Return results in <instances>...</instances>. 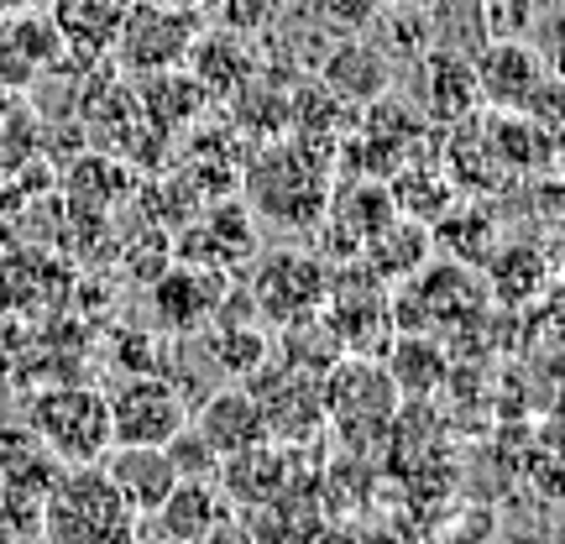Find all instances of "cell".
Returning <instances> with one entry per match:
<instances>
[{"label": "cell", "instance_id": "6da1fadb", "mask_svg": "<svg viewBox=\"0 0 565 544\" xmlns=\"http://www.w3.org/2000/svg\"><path fill=\"white\" fill-rule=\"evenodd\" d=\"M330 183H335L330 152H320V147H309V141L282 131V137L252 147V158L242 168V200L263 225H278L288 236H303V231L320 225Z\"/></svg>", "mask_w": 565, "mask_h": 544}, {"label": "cell", "instance_id": "7a4b0ae2", "mask_svg": "<svg viewBox=\"0 0 565 544\" xmlns=\"http://www.w3.org/2000/svg\"><path fill=\"white\" fill-rule=\"evenodd\" d=\"M141 519L100 471L89 466H63L47 498H42L38 544H141Z\"/></svg>", "mask_w": 565, "mask_h": 544}, {"label": "cell", "instance_id": "3957f363", "mask_svg": "<svg viewBox=\"0 0 565 544\" xmlns=\"http://www.w3.org/2000/svg\"><path fill=\"white\" fill-rule=\"evenodd\" d=\"M320 398H324V429H335L345 440V450H383L393 424H398V387L387 377L383 356H341L320 377Z\"/></svg>", "mask_w": 565, "mask_h": 544}, {"label": "cell", "instance_id": "277c9868", "mask_svg": "<svg viewBox=\"0 0 565 544\" xmlns=\"http://www.w3.org/2000/svg\"><path fill=\"white\" fill-rule=\"evenodd\" d=\"M487 314V288L477 278V267L466 263H429L393 288V324L398 330H419V335H456V330H471V324Z\"/></svg>", "mask_w": 565, "mask_h": 544}, {"label": "cell", "instance_id": "5b68a950", "mask_svg": "<svg viewBox=\"0 0 565 544\" xmlns=\"http://www.w3.org/2000/svg\"><path fill=\"white\" fill-rule=\"evenodd\" d=\"M26 429L42 440V450L58 466H89L110 450V414L105 393L89 383H53L32 393Z\"/></svg>", "mask_w": 565, "mask_h": 544}, {"label": "cell", "instance_id": "8992f818", "mask_svg": "<svg viewBox=\"0 0 565 544\" xmlns=\"http://www.w3.org/2000/svg\"><path fill=\"white\" fill-rule=\"evenodd\" d=\"M200 32H204V11L158 6V0H131L121 32L110 42L116 74L141 79V74H158V68H179Z\"/></svg>", "mask_w": 565, "mask_h": 544}, {"label": "cell", "instance_id": "52a82bcc", "mask_svg": "<svg viewBox=\"0 0 565 544\" xmlns=\"http://www.w3.org/2000/svg\"><path fill=\"white\" fill-rule=\"evenodd\" d=\"M252 263L257 267H252V282H246V299L257 309V320H267L273 330L324 303L330 263H324L320 252L278 246V252H263V257H252Z\"/></svg>", "mask_w": 565, "mask_h": 544}, {"label": "cell", "instance_id": "ba28073f", "mask_svg": "<svg viewBox=\"0 0 565 544\" xmlns=\"http://www.w3.org/2000/svg\"><path fill=\"white\" fill-rule=\"evenodd\" d=\"M110 445H162L189 424V393L168 372H131L105 393Z\"/></svg>", "mask_w": 565, "mask_h": 544}, {"label": "cell", "instance_id": "9c48e42d", "mask_svg": "<svg viewBox=\"0 0 565 544\" xmlns=\"http://www.w3.org/2000/svg\"><path fill=\"white\" fill-rule=\"evenodd\" d=\"M242 387L252 393V404L263 414L267 440H282V445H294V450H303L324 429L320 377H303L294 366H282L278 356H267L252 377H242Z\"/></svg>", "mask_w": 565, "mask_h": 544}, {"label": "cell", "instance_id": "30bf717a", "mask_svg": "<svg viewBox=\"0 0 565 544\" xmlns=\"http://www.w3.org/2000/svg\"><path fill=\"white\" fill-rule=\"evenodd\" d=\"M147 299H152L158 335L189 341V335H200L204 324L215 320V309L225 299V273L200 263H173L158 282H147Z\"/></svg>", "mask_w": 565, "mask_h": 544}, {"label": "cell", "instance_id": "8fae6325", "mask_svg": "<svg viewBox=\"0 0 565 544\" xmlns=\"http://www.w3.org/2000/svg\"><path fill=\"white\" fill-rule=\"evenodd\" d=\"M471 68H477V89H482L487 110H524L529 95L545 84L550 58L534 53L529 38H487Z\"/></svg>", "mask_w": 565, "mask_h": 544}, {"label": "cell", "instance_id": "7c38bea8", "mask_svg": "<svg viewBox=\"0 0 565 544\" xmlns=\"http://www.w3.org/2000/svg\"><path fill=\"white\" fill-rule=\"evenodd\" d=\"M393 74H398V63L387 58V47L377 38H366V32H356V38H330V47H324L320 63H315V79L330 84V89H335L345 105H356V110H362L366 100L387 95V89H393Z\"/></svg>", "mask_w": 565, "mask_h": 544}, {"label": "cell", "instance_id": "4fadbf2b", "mask_svg": "<svg viewBox=\"0 0 565 544\" xmlns=\"http://www.w3.org/2000/svg\"><path fill=\"white\" fill-rule=\"evenodd\" d=\"M294 477H299V450L282 440H257L246 450H236V456H225L221 471H215V487L231 503V513H246V508L278 498Z\"/></svg>", "mask_w": 565, "mask_h": 544}, {"label": "cell", "instance_id": "5bb4252c", "mask_svg": "<svg viewBox=\"0 0 565 544\" xmlns=\"http://www.w3.org/2000/svg\"><path fill=\"white\" fill-rule=\"evenodd\" d=\"M252 158V141L236 126H189V147H183L179 179L200 194V200H221L231 189H242V168Z\"/></svg>", "mask_w": 565, "mask_h": 544}, {"label": "cell", "instance_id": "9a60e30c", "mask_svg": "<svg viewBox=\"0 0 565 544\" xmlns=\"http://www.w3.org/2000/svg\"><path fill=\"white\" fill-rule=\"evenodd\" d=\"M137 168L116 152H79V158L63 162V200L74 215H100L110 221L121 204L137 200Z\"/></svg>", "mask_w": 565, "mask_h": 544}, {"label": "cell", "instance_id": "2e32d148", "mask_svg": "<svg viewBox=\"0 0 565 544\" xmlns=\"http://www.w3.org/2000/svg\"><path fill=\"white\" fill-rule=\"evenodd\" d=\"M183 68L200 79L210 105H225L257 68H263V47H257V38L225 32V26H204L200 38H194V47H189Z\"/></svg>", "mask_w": 565, "mask_h": 544}, {"label": "cell", "instance_id": "e0dca14e", "mask_svg": "<svg viewBox=\"0 0 565 544\" xmlns=\"http://www.w3.org/2000/svg\"><path fill=\"white\" fill-rule=\"evenodd\" d=\"M435 141H440V137H435ZM435 141H424L419 152H408V158L383 179L393 210H398V215H408V221H424V225H435L450 204L461 200V189H456V179L445 173L440 147H435Z\"/></svg>", "mask_w": 565, "mask_h": 544}, {"label": "cell", "instance_id": "ac0fdd59", "mask_svg": "<svg viewBox=\"0 0 565 544\" xmlns=\"http://www.w3.org/2000/svg\"><path fill=\"white\" fill-rule=\"evenodd\" d=\"M419 84H424V116L429 126H456L466 116L482 110V89H477V68L456 47H429L419 58Z\"/></svg>", "mask_w": 565, "mask_h": 544}, {"label": "cell", "instance_id": "d6986e66", "mask_svg": "<svg viewBox=\"0 0 565 544\" xmlns=\"http://www.w3.org/2000/svg\"><path fill=\"white\" fill-rule=\"evenodd\" d=\"M131 89H137L141 100V116L158 126L162 137H179V131H189V126H200L215 105H210V95L200 89V79L189 74V68H158V74H141V79H131Z\"/></svg>", "mask_w": 565, "mask_h": 544}, {"label": "cell", "instance_id": "ffe728a7", "mask_svg": "<svg viewBox=\"0 0 565 544\" xmlns=\"http://www.w3.org/2000/svg\"><path fill=\"white\" fill-rule=\"evenodd\" d=\"M100 471L110 477V487L137 508L141 519H147V513L173 492V482H179V471H173V461H168L162 445H110L100 456Z\"/></svg>", "mask_w": 565, "mask_h": 544}, {"label": "cell", "instance_id": "44dd1931", "mask_svg": "<svg viewBox=\"0 0 565 544\" xmlns=\"http://www.w3.org/2000/svg\"><path fill=\"white\" fill-rule=\"evenodd\" d=\"M383 366L404 404H429L450 383V351H445V341L419 335V330H398L383 351Z\"/></svg>", "mask_w": 565, "mask_h": 544}, {"label": "cell", "instance_id": "7402d4cb", "mask_svg": "<svg viewBox=\"0 0 565 544\" xmlns=\"http://www.w3.org/2000/svg\"><path fill=\"white\" fill-rule=\"evenodd\" d=\"M362 267L372 273L377 282L398 288L404 278H414L429 257H435V242H429V225L424 221H408V215H393L383 231H372L362 242Z\"/></svg>", "mask_w": 565, "mask_h": 544}, {"label": "cell", "instance_id": "603a6c76", "mask_svg": "<svg viewBox=\"0 0 565 544\" xmlns=\"http://www.w3.org/2000/svg\"><path fill=\"white\" fill-rule=\"evenodd\" d=\"M42 11H47V21L58 26V38L68 53L110 58V42L121 32L131 0H47Z\"/></svg>", "mask_w": 565, "mask_h": 544}, {"label": "cell", "instance_id": "cb8c5ba5", "mask_svg": "<svg viewBox=\"0 0 565 544\" xmlns=\"http://www.w3.org/2000/svg\"><path fill=\"white\" fill-rule=\"evenodd\" d=\"M225 513H231V508H225V498H221V487L215 482H189V477H179L173 492H168L147 519H152V529H158V540L200 544L210 529L221 524Z\"/></svg>", "mask_w": 565, "mask_h": 544}, {"label": "cell", "instance_id": "d4e9b609", "mask_svg": "<svg viewBox=\"0 0 565 544\" xmlns=\"http://www.w3.org/2000/svg\"><path fill=\"white\" fill-rule=\"evenodd\" d=\"M189 419H194V429H200L204 445H210L221 461L236 456V450H246V445L267 440V424H263V414H257V404H252L246 387H215V393L200 404V414H189Z\"/></svg>", "mask_w": 565, "mask_h": 544}, {"label": "cell", "instance_id": "484cf974", "mask_svg": "<svg viewBox=\"0 0 565 544\" xmlns=\"http://www.w3.org/2000/svg\"><path fill=\"white\" fill-rule=\"evenodd\" d=\"M487 282L503 303H534L550 294L555 282V257L545 252V242H498L487 257Z\"/></svg>", "mask_w": 565, "mask_h": 544}, {"label": "cell", "instance_id": "4316f807", "mask_svg": "<svg viewBox=\"0 0 565 544\" xmlns=\"http://www.w3.org/2000/svg\"><path fill=\"white\" fill-rule=\"evenodd\" d=\"M429 242H435V252H445L450 263L482 267L487 257H492V246L503 242V231H498V215H492V204H487V200H471V194H461V200L450 204L440 221L429 225Z\"/></svg>", "mask_w": 565, "mask_h": 544}, {"label": "cell", "instance_id": "83f0119b", "mask_svg": "<svg viewBox=\"0 0 565 544\" xmlns=\"http://www.w3.org/2000/svg\"><path fill=\"white\" fill-rule=\"evenodd\" d=\"M273 356H278L282 366L303 372V377H324V372L345 356V345H341V335H335V324L324 320V309H309V314H299V320L278 324Z\"/></svg>", "mask_w": 565, "mask_h": 544}, {"label": "cell", "instance_id": "f1b7e54d", "mask_svg": "<svg viewBox=\"0 0 565 544\" xmlns=\"http://www.w3.org/2000/svg\"><path fill=\"white\" fill-rule=\"evenodd\" d=\"M204 335V351H210V362L221 366L225 377H252L257 366L273 356V335H267L257 314H246V320H231V314H215V320L200 330Z\"/></svg>", "mask_w": 565, "mask_h": 544}, {"label": "cell", "instance_id": "f546056e", "mask_svg": "<svg viewBox=\"0 0 565 544\" xmlns=\"http://www.w3.org/2000/svg\"><path fill=\"white\" fill-rule=\"evenodd\" d=\"M0 278H21V288L26 294H17V299L6 303V309H47V303H58V294L68 288V273H63L58 257H47V252H38V246H26L21 257H6L0 263ZM68 299V294H63Z\"/></svg>", "mask_w": 565, "mask_h": 544}, {"label": "cell", "instance_id": "4dcf8cb0", "mask_svg": "<svg viewBox=\"0 0 565 544\" xmlns=\"http://www.w3.org/2000/svg\"><path fill=\"white\" fill-rule=\"evenodd\" d=\"M38 141H42V131H38V121H32L26 100H21V89H6V84H0V173L17 168L21 158H32Z\"/></svg>", "mask_w": 565, "mask_h": 544}, {"label": "cell", "instance_id": "1f68e13d", "mask_svg": "<svg viewBox=\"0 0 565 544\" xmlns=\"http://www.w3.org/2000/svg\"><path fill=\"white\" fill-rule=\"evenodd\" d=\"M282 11H288V0H204V17L242 38H267L282 21Z\"/></svg>", "mask_w": 565, "mask_h": 544}, {"label": "cell", "instance_id": "d6a6232c", "mask_svg": "<svg viewBox=\"0 0 565 544\" xmlns=\"http://www.w3.org/2000/svg\"><path fill=\"white\" fill-rule=\"evenodd\" d=\"M387 0H309L303 17L320 21L330 38H356V32H372L383 21Z\"/></svg>", "mask_w": 565, "mask_h": 544}, {"label": "cell", "instance_id": "836d02e7", "mask_svg": "<svg viewBox=\"0 0 565 544\" xmlns=\"http://www.w3.org/2000/svg\"><path fill=\"white\" fill-rule=\"evenodd\" d=\"M162 450H168L173 471H179V477H189V482H215V471H221V456L204 445V435L194 429V424L173 429V435L162 440Z\"/></svg>", "mask_w": 565, "mask_h": 544}, {"label": "cell", "instance_id": "e575fe53", "mask_svg": "<svg viewBox=\"0 0 565 544\" xmlns=\"http://www.w3.org/2000/svg\"><path fill=\"white\" fill-rule=\"evenodd\" d=\"M47 0H0V17H21V11H42Z\"/></svg>", "mask_w": 565, "mask_h": 544}, {"label": "cell", "instance_id": "d590c367", "mask_svg": "<svg viewBox=\"0 0 565 544\" xmlns=\"http://www.w3.org/2000/svg\"><path fill=\"white\" fill-rule=\"evenodd\" d=\"M158 6H183V11H204V0H158Z\"/></svg>", "mask_w": 565, "mask_h": 544}, {"label": "cell", "instance_id": "8d00e7d4", "mask_svg": "<svg viewBox=\"0 0 565 544\" xmlns=\"http://www.w3.org/2000/svg\"><path fill=\"white\" fill-rule=\"evenodd\" d=\"M404 6H424V0H404Z\"/></svg>", "mask_w": 565, "mask_h": 544}]
</instances>
